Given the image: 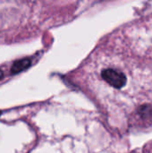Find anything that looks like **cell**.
Masks as SVG:
<instances>
[{
	"instance_id": "cell-1",
	"label": "cell",
	"mask_w": 152,
	"mask_h": 153,
	"mask_svg": "<svg viewBox=\"0 0 152 153\" xmlns=\"http://www.w3.org/2000/svg\"><path fill=\"white\" fill-rule=\"evenodd\" d=\"M101 76L108 84L116 89L124 87L126 83L125 75L122 72H119L112 68L103 70L101 73Z\"/></svg>"
},
{
	"instance_id": "cell-2",
	"label": "cell",
	"mask_w": 152,
	"mask_h": 153,
	"mask_svg": "<svg viewBox=\"0 0 152 153\" xmlns=\"http://www.w3.org/2000/svg\"><path fill=\"white\" fill-rule=\"evenodd\" d=\"M30 64H31V60L30 58H22L15 61L11 67V74H15L21 73L26 70L27 68H29L30 66Z\"/></svg>"
},
{
	"instance_id": "cell-3",
	"label": "cell",
	"mask_w": 152,
	"mask_h": 153,
	"mask_svg": "<svg viewBox=\"0 0 152 153\" xmlns=\"http://www.w3.org/2000/svg\"><path fill=\"white\" fill-rule=\"evenodd\" d=\"M4 77V72L2 70H0V80Z\"/></svg>"
},
{
	"instance_id": "cell-4",
	"label": "cell",
	"mask_w": 152,
	"mask_h": 153,
	"mask_svg": "<svg viewBox=\"0 0 152 153\" xmlns=\"http://www.w3.org/2000/svg\"><path fill=\"white\" fill-rule=\"evenodd\" d=\"M0 114H1V112H0Z\"/></svg>"
}]
</instances>
